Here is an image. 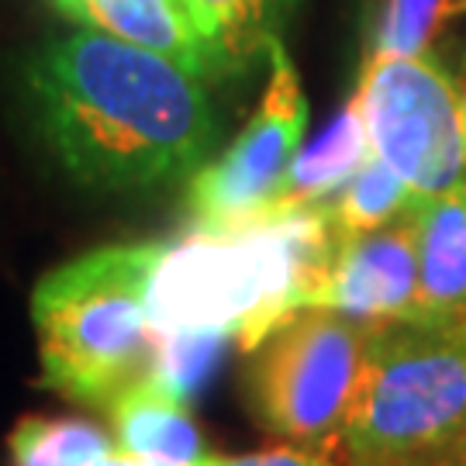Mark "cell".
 <instances>
[{"label":"cell","instance_id":"1","mask_svg":"<svg viewBox=\"0 0 466 466\" xmlns=\"http://www.w3.org/2000/svg\"><path fill=\"white\" fill-rule=\"evenodd\" d=\"M21 80L38 135L86 190L132 194L190 180L218 138L200 76L94 28L49 38Z\"/></svg>","mask_w":466,"mask_h":466},{"label":"cell","instance_id":"2","mask_svg":"<svg viewBox=\"0 0 466 466\" xmlns=\"http://www.w3.org/2000/svg\"><path fill=\"white\" fill-rule=\"evenodd\" d=\"M159 242H117L46 273L32 294L42 387L104 408L152 367L149 287Z\"/></svg>","mask_w":466,"mask_h":466},{"label":"cell","instance_id":"3","mask_svg":"<svg viewBox=\"0 0 466 466\" xmlns=\"http://www.w3.org/2000/svg\"><path fill=\"white\" fill-rule=\"evenodd\" d=\"M466 432V318L377 321L332 456L339 466H421Z\"/></svg>","mask_w":466,"mask_h":466},{"label":"cell","instance_id":"4","mask_svg":"<svg viewBox=\"0 0 466 466\" xmlns=\"http://www.w3.org/2000/svg\"><path fill=\"white\" fill-rule=\"evenodd\" d=\"M377 321L300 308L246 352L242 394L252 421L287 446L332 456L367 363Z\"/></svg>","mask_w":466,"mask_h":466},{"label":"cell","instance_id":"5","mask_svg":"<svg viewBox=\"0 0 466 466\" xmlns=\"http://www.w3.org/2000/svg\"><path fill=\"white\" fill-rule=\"evenodd\" d=\"M370 149L418 194L466 184L463 94L450 69L425 56H367L356 84Z\"/></svg>","mask_w":466,"mask_h":466},{"label":"cell","instance_id":"6","mask_svg":"<svg viewBox=\"0 0 466 466\" xmlns=\"http://www.w3.org/2000/svg\"><path fill=\"white\" fill-rule=\"evenodd\" d=\"M269 76L263 97L249 115L246 128L218 152V159L187 180V218L190 228L228 232L269 211L287 169L300 152V138L308 132V100L300 90L294 59L277 38L267 52Z\"/></svg>","mask_w":466,"mask_h":466},{"label":"cell","instance_id":"7","mask_svg":"<svg viewBox=\"0 0 466 466\" xmlns=\"http://www.w3.org/2000/svg\"><path fill=\"white\" fill-rule=\"evenodd\" d=\"M418 208L383 228L342 238L308 308H329L360 321L425 318Z\"/></svg>","mask_w":466,"mask_h":466},{"label":"cell","instance_id":"8","mask_svg":"<svg viewBox=\"0 0 466 466\" xmlns=\"http://www.w3.org/2000/svg\"><path fill=\"white\" fill-rule=\"evenodd\" d=\"M298 0H177L200 38L211 80L249 76L269 46L283 38V25Z\"/></svg>","mask_w":466,"mask_h":466},{"label":"cell","instance_id":"9","mask_svg":"<svg viewBox=\"0 0 466 466\" xmlns=\"http://www.w3.org/2000/svg\"><path fill=\"white\" fill-rule=\"evenodd\" d=\"M111 421L117 450L142 460L194 466L204 452V435L190 418L184 400H177L152 373L121 387L115 398L100 408Z\"/></svg>","mask_w":466,"mask_h":466},{"label":"cell","instance_id":"10","mask_svg":"<svg viewBox=\"0 0 466 466\" xmlns=\"http://www.w3.org/2000/svg\"><path fill=\"white\" fill-rule=\"evenodd\" d=\"M52 7L80 28H94L159 52L169 63L200 76L204 84L211 80L198 32L177 7V0H52Z\"/></svg>","mask_w":466,"mask_h":466},{"label":"cell","instance_id":"11","mask_svg":"<svg viewBox=\"0 0 466 466\" xmlns=\"http://www.w3.org/2000/svg\"><path fill=\"white\" fill-rule=\"evenodd\" d=\"M421 311L466 318V184L418 204Z\"/></svg>","mask_w":466,"mask_h":466},{"label":"cell","instance_id":"12","mask_svg":"<svg viewBox=\"0 0 466 466\" xmlns=\"http://www.w3.org/2000/svg\"><path fill=\"white\" fill-rule=\"evenodd\" d=\"M370 156H373V149H370L367 121H363V104H360V94L352 90V97L329 121V128L294 156L273 208L325 204L332 194H339L350 184L356 169L363 167Z\"/></svg>","mask_w":466,"mask_h":466},{"label":"cell","instance_id":"13","mask_svg":"<svg viewBox=\"0 0 466 466\" xmlns=\"http://www.w3.org/2000/svg\"><path fill=\"white\" fill-rule=\"evenodd\" d=\"M421 198L425 194H418L415 187L404 184L383 159L370 156L367 163L356 169L350 184L339 194H332L321 208H325L335 235L352 238V235L373 232V228H383L398 218L411 215L421 204Z\"/></svg>","mask_w":466,"mask_h":466},{"label":"cell","instance_id":"14","mask_svg":"<svg viewBox=\"0 0 466 466\" xmlns=\"http://www.w3.org/2000/svg\"><path fill=\"white\" fill-rule=\"evenodd\" d=\"M115 435L86 418H21L7 435L11 466H100Z\"/></svg>","mask_w":466,"mask_h":466},{"label":"cell","instance_id":"15","mask_svg":"<svg viewBox=\"0 0 466 466\" xmlns=\"http://www.w3.org/2000/svg\"><path fill=\"white\" fill-rule=\"evenodd\" d=\"M232 335L221 329H198V332H156L149 373L167 387L187 408L200 398L211 383L221 356L228 350Z\"/></svg>","mask_w":466,"mask_h":466},{"label":"cell","instance_id":"16","mask_svg":"<svg viewBox=\"0 0 466 466\" xmlns=\"http://www.w3.org/2000/svg\"><path fill=\"white\" fill-rule=\"evenodd\" d=\"M460 15H466V0H377L370 56H425L435 35Z\"/></svg>","mask_w":466,"mask_h":466},{"label":"cell","instance_id":"17","mask_svg":"<svg viewBox=\"0 0 466 466\" xmlns=\"http://www.w3.org/2000/svg\"><path fill=\"white\" fill-rule=\"evenodd\" d=\"M200 466H339L335 456L304 446H269L259 452H242V456H204Z\"/></svg>","mask_w":466,"mask_h":466},{"label":"cell","instance_id":"18","mask_svg":"<svg viewBox=\"0 0 466 466\" xmlns=\"http://www.w3.org/2000/svg\"><path fill=\"white\" fill-rule=\"evenodd\" d=\"M100 466H177V463H159V460H142V456H128V452H111ZM200 466V463H194Z\"/></svg>","mask_w":466,"mask_h":466},{"label":"cell","instance_id":"19","mask_svg":"<svg viewBox=\"0 0 466 466\" xmlns=\"http://www.w3.org/2000/svg\"><path fill=\"white\" fill-rule=\"evenodd\" d=\"M442 456H452V460H466V432L460 435V439H456V442H452V446L442 452Z\"/></svg>","mask_w":466,"mask_h":466},{"label":"cell","instance_id":"20","mask_svg":"<svg viewBox=\"0 0 466 466\" xmlns=\"http://www.w3.org/2000/svg\"><path fill=\"white\" fill-rule=\"evenodd\" d=\"M421 466H466V460H452V456H439V460H429Z\"/></svg>","mask_w":466,"mask_h":466},{"label":"cell","instance_id":"21","mask_svg":"<svg viewBox=\"0 0 466 466\" xmlns=\"http://www.w3.org/2000/svg\"><path fill=\"white\" fill-rule=\"evenodd\" d=\"M463 121H466V94H463Z\"/></svg>","mask_w":466,"mask_h":466}]
</instances>
